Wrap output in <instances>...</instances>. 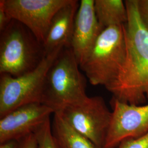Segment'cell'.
<instances>
[{"label": "cell", "instance_id": "cell-1", "mask_svg": "<svg viewBox=\"0 0 148 148\" xmlns=\"http://www.w3.org/2000/svg\"><path fill=\"white\" fill-rule=\"evenodd\" d=\"M126 55L115 80L106 87L112 98L130 105L148 101V29L140 17L138 0H126Z\"/></svg>", "mask_w": 148, "mask_h": 148}, {"label": "cell", "instance_id": "cell-2", "mask_svg": "<svg viewBox=\"0 0 148 148\" xmlns=\"http://www.w3.org/2000/svg\"><path fill=\"white\" fill-rule=\"evenodd\" d=\"M79 68L71 49L63 48L46 75L42 103L57 112L87 99L86 79Z\"/></svg>", "mask_w": 148, "mask_h": 148}, {"label": "cell", "instance_id": "cell-3", "mask_svg": "<svg viewBox=\"0 0 148 148\" xmlns=\"http://www.w3.org/2000/svg\"><path fill=\"white\" fill-rule=\"evenodd\" d=\"M126 46L125 25L103 30L80 69L92 85L105 87L117 77L125 63Z\"/></svg>", "mask_w": 148, "mask_h": 148}, {"label": "cell", "instance_id": "cell-4", "mask_svg": "<svg viewBox=\"0 0 148 148\" xmlns=\"http://www.w3.org/2000/svg\"><path fill=\"white\" fill-rule=\"evenodd\" d=\"M45 56L42 44L31 32L13 19L0 38V73L18 77L36 68Z\"/></svg>", "mask_w": 148, "mask_h": 148}, {"label": "cell", "instance_id": "cell-5", "mask_svg": "<svg viewBox=\"0 0 148 148\" xmlns=\"http://www.w3.org/2000/svg\"><path fill=\"white\" fill-rule=\"evenodd\" d=\"M64 48L46 55L36 68L18 77L1 74L0 77V117L29 103H42L46 75L53 62Z\"/></svg>", "mask_w": 148, "mask_h": 148}, {"label": "cell", "instance_id": "cell-6", "mask_svg": "<svg viewBox=\"0 0 148 148\" xmlns=\"http://www.w3.org/2000/svg\"><path fill=\"white\" fill-rule=\"evenodd\" d=\"M57 112L74 130L99 148H103L112 111L101 97H88L85 101L68 106Z\"/></svg>", "mask_w": 148, "mask_h": 148}, {"label": "cell", "instance_id": "cell-7", "mask_svg": "<svg viewBox=\"0 0 148 148\" xmlns=\"http://www.w3.org/2000/svg\"><path fill=\"white\" fill-rule=\"evenodd\" d=\"M69 0H1L12 19L27 27L43 45L53 16Z\"/></svg>", "mask_w": 148, "mask_h": 148}, {"label": "cell", "instance_id": "cell-8", "mask_svg": "<svg viewBox=\"0 0 148 148\" xmlns=\"http://www.w3.org/2000/svg\"><path fill=\"white\" fill-rule=\"evenodd\" d=\"M112 116L103 148H115L123 140L148 132V103L130 105L112 98Z\"/></svg>", "mask_w": 148, "mask_h": 148}, {"label": "cell", "instance_id": "cell-9", "mask_svg": "<svg viewBox=\"0 0 148 148\" xmlns=\"http://www.w3.org/2000/svg\"><path fill=\"white\" fill-rule=\"evenodd\" d=\"M54 111L40 102L21 106L0 120V144L19 141L34 134Z\"/></svg>", "mask_w": 148, "mask_h": 148}, {"label": "cell", "instance_id": "cell-10", "mask_svg": "<svg viewBox=\"0 0 148 148\" xmlns=\"http://www.w3.org/2000/svg\"><path fill=\"white\" fill-rule=\"evenodd\" d=\"M94 2L95 0H81L75 19L70 48L79 66L103 31L95 16Z\"/></svg>", "mask_w": 148, "mask_h": 148}, {"label": "cell", "instance_id": "cell-11", "mask_svg": "<svg viewBox=\"0 0 148 148\" xmlns=\"http://www.w3.org/2000/svg\"><path fill=\"white\" fill-rule=\"evenodd\" d=\"M79 5L78 1L69 0L53 16L43 44L45 56L58 48H70L75 19Z\"/></svg>", "mask_w": 148, "mask_h": 148}, {"label": "cell", "instance_id": "cell-12", "mask_svg": "<svg viewBox=\"0 0 148 148\" xmlns=\"http://www.w3.org/2000/svg\"><path fill=\"white\" fill-rule=\"evenodd\" d=\"M52 130L58 148H100L71 127L58 112L54 113Z\"/></svg>", "mask_w": 148, "mask_h": 148}, {"label": "cell", "instance_id": "cell-13", "mask_svg": "<svg viewBox=\"0 0 148 148\" xmlns=\"http://www.w3.org/2000/svg\"><path fill=\"white\" fill-rule=\"evenodd\" d=\"M95 16L103 30L123 25L128 19L125 2L122 0H95Z\"/></svg>", "mask_w": 148, "mask_h": 148}, {"label": "cell", "instance_id": "cell-14", "mask_svg": "<svg viewBox=\"0 0 148 148\" xmlns=\"http://www.w3.org/2000/svg\"><path fill=\"white\" fill-rule=\"evenodd\" d=\"M38 148H58L53 138L50 118L35 133Z\"/></svg>", "mask_w": 148, "mask_h": 148}, {"label": "cell", "instance_id": "cell-15", "mask_svg": "<svg viewBox=\"0 0 148 148\" xmlns=\"http://www.w3.org/2000/svg\"><path fill=\"white\" fill-rule=\"evenodd\" d=\"M115 148H148V132L139 137L126 138Z\"/></svg>", "mask_w": 148, "mask_h": 148}, {"label": "cell", "instance_id": "cell-16", "mask_svg": "<svg viewBox=\"0 0 148 148\" xmlns=\"http://www.w3.org/2000/svg\"><path fill=\"white\" fill-rule=\"evenodd\" d=\"M18 148H38L35 134H32L18 141Z\"/></svg>", "mask_w": 148, "mask_h": 148}, {"label": "cell", "instance_id": "cell-17", "mask_svg": "<svg viewBox=\"0 0 148 148\" xmlns=\"http://www.w3.org/2000/svg\"><path fill=\"white\" fill-rule=\"evenodd\" d=\"M138 7L140 17L148 29V0H138Z\"/></svg>", "mask_w": 148, "mask_h": 148}, {"label": "cell", "instance_id": "cell-18", "mask_svg": "<svg viewBox=\"0 0 148 148\" xmlns=\"http://www.w3.org/2000/svg\"><path fill=\"white\" fill-rule=\"evenodd\" d=\"M12 18L5 12L2 5H0V32H2L10 24Z\"/></svg>", "mask_w": 148, "mask_h": 148}, {"label": "cell", "instance_id": "cell-19", "mask_svg": "<svg viewBox=\"0 0 148 148\" xmlns=\"http://www.w3.org/2000/svg\"><path fill=\"white\" fill-rule=\"evenodd\" d=\"M18 141L11 140L0 144V148H18Z\"/></svg>", "mask_w": 148, "mask_h": 148}]
</instances>
